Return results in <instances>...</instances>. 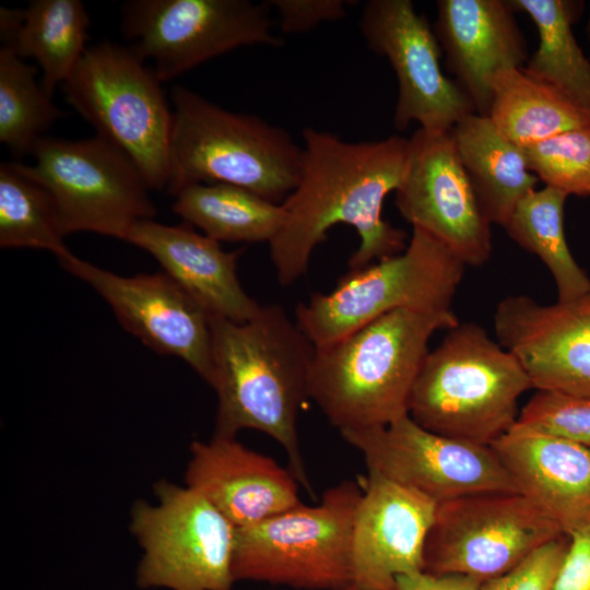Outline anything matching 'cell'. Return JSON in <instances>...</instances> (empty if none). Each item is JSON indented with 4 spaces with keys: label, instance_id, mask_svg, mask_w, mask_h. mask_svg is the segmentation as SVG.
Here are the masks:
<instances>
[{
    "label": "cell",
    "instance_id": "1",
    "mask_svg": "<svg viewBox=\"0 0 590 590\" xmlns=\"http://www.w3.org/2000/svg\"><path fill=\"white\" fill-rule=\"evenodd\" d=\"M303 139L299 181L281 203L284 222L269 244L279 283L287 286L303 276L314 249L338 224L351 225L359 236L350 270L401 253L408 235L384 220L382 208L402 181L409 139L350 142L311 127Z\"/></svg>",
    "mask_w": 590,
    "mask_h": 590
},
{
    "label": "cell",
    "instance_id": "2",
    "mask_svg": "<svg viewBox=\"0 0 590 590\" xmlns=\"http://www.w3.org/2000/svg\"><path fill=\"white\" fill-rule=\"evenodd\" d=\"M213 375L217 397L214 435L236 437L255 429L286 452L290 471L312 493L297 430L298 412L309 398L315 346L285 310L261 306L246 322L211 316Z\"/></svg>",
    "mask_w": 590,
    "mask_h": 590
},
{
    "label": "cell",
    "instance_id": "3",
    "mask_svg": "<svg viewBox=\"0 0 590 590\" xmlns=\"http://www.w3.org/2000/svg\"><path fill=\"white\" fill-rule=\"evenodd\" d=\"M459 322L451 309H397L315 349L309 398L340 433L391 424L409 414L432 335Z\"/></svg>",
    "mask_w": 590,
    "mask_h": 590
},
{
    "label": "cell",
    "instance_id": "4",
    "mask_svg": "<svg viewBox=\"0 0 590 590\" xmlns=\"http://www.w3.org/2000/svg\"><path fill=\"white\" fill-rule=\"evenodd\" d=\"M529 389L530 376L512 353L483 327L459 322L425 357L409 415L433 433L492 446L517 423L518 400Z\"/></svg>",
    "mask_w": 590,
    "mask_h": 590
},
{
    "label": "cell",
    "instance_id": "5",
    "mask_svg": "<svg viewBox=\"0 0 590 590\" xmlns=\"http://www.w3.org/2000/svg\"><path fill=\"white\" fill-rule=\"evenodd\" d=\"M172 103L169 193L189 184H226L281 204L296 188L303 148L285 129L181 85L173 87Z\"/></svg>",
    "mask_w": 590,
    "mask_h": 590
},
{
    "label": "cell",
    "instance_id": "6",
    "mask_svg": "<svg viewBox=\"0 0 590 590\" xmlns=\"http://www.w3.org/2000/svg\"><path fill=\"white\" fill-rule=\"evenodd\" d=\"M363 494L358 481L327 488L317 505L299 504L235 529L232 573L250 580L306 590L352 586V530Z\"/></svg>",
    "mask_w": 590,
    "mask_h": 590
},
{
    "label": "cell",
    "instance_id": "7",
    "mask_svg": "<svg viewBox=\"0 0 590 590\" xmlns=\"http://www.w3.org/2000/svg\"><path fill=\"white\" fill-rule=\"evenodd\" d=\"M61 88L96 135L133 162L151 190L167 189L173 109L154 70L130 46L87 47Z\"/></svg>",
    "mask_w": 590,
    "mask_h": 590
},
{
    "label": "cell",
    "instance_id": "8",
    "mask_svg": "<svg viewBox=\"0 0 590 590\" xmlns=\"http://www.w3.org/2000/svg\"><path fill=\"white\" fill-rule=\"evenodd\" d=\"M465 267L436 238L412 228L401 253L350 270L330 293L300 303L296 323L318 349L397 309L449 310Z\"/></svg>",
    "mask_w": 590,
    "mask_h": 590
},
{
    "label": "cell",
    "instance_id": "9",
    "mask_svg": "<svg viewBox=\"0 0 590 590\" xmlns=\"http://www.w3.org/2000/svg\"><path fill=\"white\" fill-rule=\"evenodd\" d=\"M22 169L42 184L56 204L63 234L92 232L125 240L156 208L133 162L106 139L43 137Z\"/></svg>",
    "mask_w": 590,
    "mask_h": 590
},
{
    "label": "cell",
    "instance_id": "10",
    "mask_svg": "<svg viewBox=\"0 0 590 590\" xmlns=\"http://www.w3.org/2000/svg\"><path fill=\"white\" fill-rule=\"evenodd\" d=\"M156 503L138 500L130 531L142 556L137 585L142 589L231 590L234 526L200 493L160 481Z\"/></svg>",
    "mask_w": 590,
    "mask_h": 590
},
{
    "label": "cell",
    "instance_id": "11",
    "mask_svg": "<svg viewBox=\"0 0 590 590\" xmlns=\"http://www.w3.org/2000/svg\"><path fill=\"white\" fill-rule=\"evenodd\" d=\"M548 514L520 493H481L437 505L423 571L485 582L565 535Z\"/></svg>",
    "mask_w": 590,
    "mask_h": 590
},
{
    "label": "cell",
    "instance_id": "12",
    "mask_svg": "<svg viewBox=\"0 0 590 590\" xmlns=\"http://www.w3.org/2000/svg\"><path fill=\"white\" fill-rule=\"evenodd\" d=\"M267 0H129L120 30L160 81L243 46L280 47Z\"/></svg>",
    "mask_w": 590,
    "mask_h": 590
},
{
    "label": "cell",
    "instance_id": "13",
    "mask_svg": "<svg viewBox=\"0 0 590 590\" xmlns=\"http://www.w3.org/2000/svg\"><path fill=\"white\" fill-rule=\"evenodd\" d=\"M367 469L436 505L481 493H519L491 446L425 429L408 414L389 425L341 432Z\"/></svg>",
    "mask_w": 590,
    "mask_h": 590
},
{
    "label": "cell",
    "instance_id": "14",
    "mask_svg": "<svg viewBox=\"0 0 590 590\" xmlns=\"http://www.w3.org/2000/svg\"><path fill=\"white\" fill-rule=\"evenodd\" d=\"M359 31L369 49L385 57L396 74L397 130L417 122L421 129L449 131L476 113L469 97L444 73L434 28L411 0L366 1Z\"/></svg>",
    "mask_w": 590,
    "mask_h": 590
},
{
    "label": "cell",
    "instance_id": "15",
    "mask_svg": "<svg viewBox=\"0 0 590 590\" xmlns=\"http://www.w3.org/2000/svg\"><path fill=\"white\" fill-rule=\"evenodd\" d=\"M396 192L401 216L447 247L465 266L492 255L491 222L461 164L449 131L418 128L409 139L405 172Z\"/></svg>",
    "mask_w": 590,
    "mask_h": 590
},
{
    "label": "cell",
    "instance_id": "16",
    "mask_svg": "<svg viewBox=\"0 0 590 590\" xmlns=\"http://www.w3.org/2000/svg\"><path fill=\"white\" fill-rule=\"evenodd\" d=\"M57 260L110 306L128 332L157 354L180 358L210 386L211 315L165 272L122 276L70 250Z\"/></svg>",
    "mask_w": 590,
    "mask_h": 590
},
{
    "label": "cell",
    "instance_id": "17",
    "mask_svg": "<svg viewBox=\"0 0 590 590\" xmlns=\"http://www.w3.org/2000/svg\"><path fill=\"white\" fill-rule=\"evenodd\" d=\"M494 331L521 362L534 389L590 397V288L548 305L524 294L509 295L496 307Z\"/></svg>",
    "mask_w": 590,
    "mask_h": 590
},
{
    "label": "cell",
    "instance_id": "18",
    "mask_svg": "<svg viewBox=\"0 0 590 590\" xmlns=\"http://www.w3.org/2000/svg\"><path fill=\"white\" fill-rule=\"evenodd\" d=\"M437 505L421 493L369 471L352 530V586L397 590V578L423 571Z\"/></svg>",
    "mask_w": 590,
    "mask_h": 590
},
{
    "label": "cell",
    "instance_id": "19",
    "mask_svg": "<svg viewBox=\"0 0 590 590\" xmlns=\"http://www.w3.org/2000/svg\"><path fill=\"white\" fill-rule=\"evenodd\" d=\"M509 0H438L434 32L456 84L476 114L488 116L491 79L503 69L523 68L524 35Z\"/></svg>",
    "mask_w": 590,
    "mask_h": 590
},
{
    "label": "cell",
    "instance_id": "20",
    "mask_svg": "<svg viewBox=\"0 0 590 590\" xmlns=\"http://www.w3.org/2000/svg\"><path fill=\"white\" fill-rule=\"evenodd\" d=\"M190 452L186 485L204 496L235 529L302 504L293 473L236 437L194 440Z\"/></svg>",
    "mask_w": 590,
    "mask_h": 590
},
{
    "label": "cell",
    "instance_id": "21",
    "mask_svg": "<svg viewBox=\"0 0 590 590\" xmlns=\"http://www.w3.org/2000/svg\"><path fill=\"white\" fill-rule=\"evenodd\" d=\"M491 447L518 492L566 534L590 521V449L519 423Z\"/></svg>",
    "mask_w": 590,
    "mask_h": 590
},
{
    "label": "cell",
    "instance_id": "22",
    "mask_svg": "<svg viewBox=\"0 0 590 590\" xmlns=\"http://www.w3.org/2000/svg\"><path fill=\"white\" fill-rule=\"evenodd\" d=\"M125 241L149 252L211 316L246 322L261 309L238 280L239 251H224L219 241L187 223L174 226L142 220L131 227Z\"/></svg>",
    "mask_w": 590,
    "mask_h": 590
},
{
    "label": "cell",
    "instance_id": "23",
    "mask_svg": "<svg viewBox=\"0 0 590 590\" xmlns=\"http://www.w3.org/2000/svg\"><path fill=\"white\" fill-rule=\"evenodd\" d=\"M449 133L485 216L491 224L504 226L539 181L528 167L523 148L476 113L458 121Z\"/></svg>",
    "mask_w": 590,
    "mask_h": 590
},
{
    "label": "cell",
    "instance_id": "24",
    "mask_svg": "<svg viewBox=\"0 0 590 590\" xmlns=\"http://www.w3.org/2000/svg\"><path fill=\"white\" fill-rule=\"evenodd\" d=\"M488 118L510 142L526 148L567 130L590 126V116L554 87L508 68L491 79Z\"/></svg>",
    "mask_w": 590,
    "mask_h": 590
},
{
    "label": "cell",
    "instance_id": "25",
    "mask_svg": "<svg viewBox=\"0 0 590 590\" xmlns=\"http://www.w3.org/2000/svg\"><path fill=\"white\" fill-rule=\"evenodd\" d=\"M90 16L79 0H33L22 9L17 26L2 46L42 68L40 84L52 96L71 75L86 50Z\"/></svg>",
    "mask_w": 590,
    "mask_h": 590
},
{
    "label": "cell",
    "instance_id": "26",
    "mask_svg": "<svg viewBox=\"0 0 590 590\" xmlns=\"http://www.w3.org/2000/svg\"><path fill=\"white\" fill-rule=\"evenodd\" d=\"M173 196V211L219 243L270 244L284 222L282 204L236 186L189 184Z\"/></svg>",
    "mask_w": 590,
    "mask_h": 590
},
{
    "label": "cell",
    "instance_id": "27",
    "mask_svg": "<svg viewBox=\"0 0 590 590\" xmlns=\"http://www.w3.org/2000/svg\"><path fill=\"white\" fill-rule=\"evenodd\" d=\"M536 27L539 43L523 71L554 87L590 116V61L573 33L576 3L566 0H509Z\"/></svg>",
    "mask_w": 590,
    "mask_h": 590
},
{
    "label": "cell",
    "instance_id": "28",
    "mask_svg": "<svg viewBox=\"0 0 590 590\" xmlns=\"http://www.w3.org/2000/svg\"><path fill=\"white\" fill-rule=\"evenodd\" d=\"M567 194L545 186L528 193L503 226L508 236L527 251L538 256L551 272L557 300L579 297L590 288V278L577 263L564 232Z\"/></svg>",
    "mask_w": 590,
    "mask_h": 590
},
{
    "label": "cell",
    "instance_id": "29",
    "mask_svg": "<svg viewBox=\"0 0 590 590\" xmlns=\"http://www.w3.org/2000/svg\"><path fill=\"white\" fill-rule=\"evenodd\" d=\"M64 237L48 190L22 169L21 162H2L0 247L42 249L57 258L69 250Z\"/></svg>",
    "mask_w": 590,
    "mask_h": 590
},
{
    "label": "cell",
    "instance_id": "30",
    "mask_svg": "<svg viewBox=\"0 0 590 590\" xmlns=\"http://www.w3.org/2000/svg\"><path fill=\"white\" fill-rule=\"evenodd\" d=\"M37 69L5 46L0 48V141L16 158L64 116L36 80Z\"/></svg>",
    "mask_w": 590,
    "mask_h": 590
},
{
    "label": "cell",
    "instance_id": "31",
    "mask_svg": "<svg viewBox=\"0 0 590 590\" xmlns=\"http://www.w3.org/2000/svg\"><path fill=\"white\" fill-rule=\"evenodd\" d=\"M528 167L545 186L590 197V126L523 148Z\"/></svg>",
    "mask_w": 590,
    "mask_h": 590
},
{
    "label": "cell",
    "instance_id": "32",
    "mask_svg": "<svg viewBox=\"0 0 590 590\" xmlns=\"http://www.w3.org/2000/svg\"><path fill=\"white\" fill-rule=\"evenodd\" d=\"M517 423L590 449V397L539 389Z\"/></svg>",
    "mask_w": 590,
    "mask_h": 590
},
{
    "label": "cell",
    "instance_id": "33",
    "mask_svg": "<svg viewBox=\"0 0 590 590\" xmlns=\"http://www.w3.org/2000/svg\"><path fill=\"white\" fill-rule=\"evenodd\" d=\"M567 547V534L550 541L505 574L482 582L480 590H554Z\"/></svg>",
    "mask_w": 590,
    "mask_h": 590
},
{
    "label": "cell",
    "instance_id": "34",
    "mask_svg": "<svg viewBox=\"0 0 590 590\" xmlns=\"http://www.w3.org/2000/svg\"><path fill=\"white\" fill-rule=\"evenodd\" d=\"M275 11L280 28L285 34H303L326 22H335L346 15L347 0H267Z\"/></svg>",
    "mask_w": 590,
    "mask_h": 590
},
{
    "label": "cell",
    "instance_id": "35",
    "mask_svg": "<svg viewBox=\"0 0 590 590\" xmlns=\"http://www.w3.org/2000/svg\"><path fill=\"white\" fill-rule=\"evenodd\" d=\"M567 535L568 547L554 590H590V521Z\"/></svg>",
    "mask_w": 590,
    "mask_h": 590
},
{
    "label": "cell",
    "instance_id": "36",
    "mask_svg": "<svg viewBox=\"0 0 590 590\" xmlns=\"http://www.w3.org/2000/svg\"><path fill=\"white\" fill-rule=\"evenodd\" d=\"M481 582L461 575H432L425 571L397 578V590H480Z\"/></svg>",
    "mask_w": 590,
    "mask_h": 590
},
{
    "label": "cell",
    "instance_id": "37",
    "mask_svg": "<svg viewBox=\"0 0 590 590\" xmlns=\"http://www.w3.org/2000/svg\"><path fill=\"white\" fill-rule=\"evenodd\" d=\"M586 31H587V35H588V38H589V42H590V12H589V17H588Z\"/></svg>",
    "mask_w": 590,
    "mask_h": 590
},
{
    "label": "cell",
    "instance_id": "38",
    "mask_svg": "<svg viewBox=\"0 0 590 590\" xmlns=\"http://www.w3.org/2000/svg\"><path fill=\"white\" fill-rule=\"evenodd\" d=\"M343 590H358V589H356L355 587L351 586V587H349V588H346V589H343Z\"/></svg>",
    "mask_w": 590,
    "mask_h": 590
}]
</instances>
